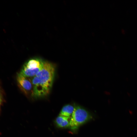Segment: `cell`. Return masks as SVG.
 Here are the masks:
<instances>
[{"mask_svg":"<svg viewBox=\"0 0 137 137\" xmlns=\"http://www.w3.org/2000/svg\"><path fill=\"white\" fill-rule=\"evenodd\" d=\"M75 105L70 104L64 105L62 108L59 115L71 117L74 111Z\"/></svg>","mask_w":137,"mask_h":137,"instance_id":"cell-6","label":"cell"},{"mask_svg":"<svg viewBox=\"0 0 137 137\" xmlns=\"http://www.w3.org/2000/svg\"><path fill=\"white\" fill-rule=\"evenodd\" d=\"M91 117L84 108L78 105H75L74 111L71 117L70 125L72 129H75L85 123Z\"/></svg>","mask_w":137,"mask_h":137,"instance_id":"cell-3","label":"cell"},{"mask_svg":"<svg viewBox=\"0 0 137 137\" xmlns=\"http://www.w3.org/2000/svg\"><path fill=\"white\" fill-rule=\"evenodd\" d=\"M44 61L39 58L30 59L24 64L19 73L27 77L31 78L43 68Z\"/></svg>","mask_w":137,"mask_h":137,"instance_id":"cell-2","label":"cell"},{"mask_svg":"<svg viewBox=\"0 0 137 137\" xmlns=\"http://www.w3.org/2000/svg\"><path fill=\"white\" fill-rule=\"evenodd\" d=\"M1 101H0V105L1 104Z\"/></svg>","mask_w":137,"mask_h":137,"instance_id":"cell-8","label":"cell"},{"mask_svg":"<svg viewBox=\"0 0 137 137\" xmlns=\"http://www.w3.org/2000/svg\"><path fill=\"white\" fill-rule=\"evenodd\" d=\"M1 94H0V101H1Z\"/></svg>","mask_w":137,"mask_h":137,"instance_id":"cell-7","label":"cell"},{"mask_svg":"<svg viewBox=\"0 0 137 137\" xmlns=\"http://www.w3.org/2000/svg\"><path fill=\"white\" fill-rule=\"evenodd\" d=\"M17 80L18 85L23 93L26 95L30 93L32 95L33 86L31 79L19 73L18 74Z\"/></svg>","mask_w":137,"mask_h":137,"instance_id":"cell-4","label":"cell"},{"mask_svg":"<svg viewBox=\"0 0 137 137\" xmlns=\"http://www.w3.org/2000/svg\"><path fill=\"white\" fill-rule=\"evenodd\" d=\"M55 66L53 63L45 61L43 67L35 76L30 78L33 86L32 95L35 98L47 95L52 87Z\"/></svg>","mask_w":137,"mask_h":137,"instance_id":"cell-1","label":"cell"},{"mask_svg":"<svg viewBox=\"0 0 137 137\" xmlns=\"http://www.w3.org/2000/svg\"><path fill=\"white\" fill-rule=\"evenodd\" d=\"M70 118L59 115L56 118L55 123L57 125L61 128H66L70 126Z\"/></svg>","mask_w":137,"mask_h":137,"instance_id":"cell-5","label":"cell"}]
</instances>
